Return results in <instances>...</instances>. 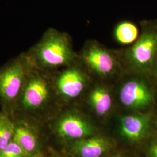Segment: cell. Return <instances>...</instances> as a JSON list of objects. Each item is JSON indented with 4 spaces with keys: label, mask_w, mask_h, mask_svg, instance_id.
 Instances as JSON below:
<instances>
[{
    "label": "cell",
    "mask_w": 157,
    "mask_h": 157,
    "mask_svg": "<svg viewBox=\"0 0 157 157\" xmlns=\"http://www.w3.org/2000/svg\"><path fill=\"white\" fill-rule=\"evenodd\" d=\"M33 68L25 52L0 67V102L5 107L17 105Z\"/></svg>",
    "instance_id": "4"
},
{
    "label": "cell",
    "mask_w": 157,
    "mask_h": 157,
    "mask_svg": "<svg viewBox=\"0 0 157 157\" xmlns=\"http://www.w3.org/2000/svg\"><path fill=\"white\" fill-rule=\"evenodd\" d=\"M129 78L121 84L119 99L124 107L133 110H143L154 102V94L143 76L127 74Z\"/></svg>",
    "instance_id": "7"
},
{
    "label": "cell",
    "mask_w": 157,
    "mask_h": 157,
    "mask_svg": "<svg viewBox=\"0 0 157 157\" xmlns=\"http://www.w3.org/2000/svg\"><path fill=\"white\" fill-rule=\"evenodd\" d=\"M56 132L65 139L80 140L91 135L93 128L88 121L78 113L67 112L59 119Z\"/></svg>",
    "instance_id": "8"
},
{
    "label": "cell",
    "mask_w": 157,
    "mask_h": 157,
    "mask_svg": "<svg viewBox=\"0 0 157 157\" xmlns=\"http://www.w3.org/2000/svg\"><path fill=\"white\" fill-rule=\"evenodd\" d=\"M111 148V142L102 136L78 140L72 147L73 151L78 157H101Z\"/></svg>",
    "instance_id": "10"
},
{
    "label": "cell",
    "mask_w": 157,
    "mask_h": 157,
    "mask_svg": "<svg viewBox=\"0 0 157 157\" xmlns=\"http://www.w3.org/2000/svg\"><path fill=\"white\" fill-rule=\"evenodd\" d=\"M139 36V29L135 23L130 21H121L113 29V39L121 45L132 44Z\"/></svg>",
    "instance_id": "12"
},
{
    "label": "cell",
    "mask_w": 157,
    "mask_h": 157,
    "mask_svg": "<svg viewBox=\"0 0 157 157\" xmlns=\"http://www.w3.org/2000/svg\"><path fill=\"white\" fill-rule=\"evenodd\" d=\"M150 157H157V142L153 143L149 148Z\"/></svg>",
    "instance_id": "16"
},
{
    "label": "cell",
    "mask_w": 157,
    "mask_h": 157,
    "mask_svg": "<svg viewBox=\"0 0 157 157\" xmlns=\"http://www.w3.org/2000/svg\"><path fill=\"white\" fill-rule=\"evenodd\" d=\"M151 73L154 75V76H155V79H156L157 82V62H155V63L154 65V67L153 69H152Z\"/></svg>",
    "instance_id": "17"
},
{
    "label": "cell",
    "mask_w": 157,
    "mask_h": 157,
    "mask_svg": "<svg viewBox=\"0 0 157 157\" xmlns=\"http://www.w3.org/2000/svg\"><path fill=\"white\" fill-rule=\"evenodd\" d=\"M56 94L51 72L34 67L23 88L17 107L25 112L42 110L50 104L52 95Z\"/></svg>",
    "instance_id": "5"
},
{
    "label": "cell",
    "mask_w": 157,
    "mask_h": 157,
    "mask_svg": "<svg viewBox=\"0 0 157 157\" xmlns=\"http://www.w3.org/2000/svg\"><path fill=\"white\" fill-rule=\"evenodd\" d=\"M124 157L121 154H116V155H112L111 157Z\"/></svg>",
    "instance_id": "18"
},
{
    "label": "cell",
    "mask_w": 157,
    "mask_h": 157,
    "mask_svg": "<svg viewBox=\"0 0 157 157\" xmlns=\"http://www.w3.org/2000/svg\"><path fill=\"white\" fill-rule=\"evenodd\" d=\"M25 52L34 67L50 72L78 61L71 36L53 28L48 29L39 41Z\"/></svg>",
    "instance_id": "1"
},
{
    "label": "cell",
    "mask_w": 157,
    "mask_h": 157,
    "mask_svg": "<svg viewBox=\"0 0 157 157\" xmlns=\"http://www.w3.org/2000/svg\"><path fill=\"white\" fill-rule=\"evenodd\" d=\"M56 95L65 101H71L82 95L92 76L78 61L72 65L51 72Z\"/></svg>",
    "instance_id": "6"
},
{
    "label": "cell",
    "mask_w": 157,
    "mask_h": 157,
    "mask_svg": "<svg viewBox=\"0 0 157 157\" xmlns=\"http://www.w3.org/2000/svg\"><path fill=\"white\" fill-rule=\"evenodd\" d=\"M78 60L92 77L101 80L124 73L118 51L109 50L94 40L85 43Z\"/></svg>",
    "instance_id": "3"
},
{
    "label": "cell",
    "mask_w": 157,
    "mask_h": 157,
    "mask_svg": "<svg viewBox=\"0 0 157 157\" xmlns=\"http://www.w3.org/2000/svg\"><path fill=\"white\" fill-rule=\"evenodd\" d=\"M138 38L118 53L124 73L145 76L151 73L157 61V23L143 22Z\"/></svg>",
    "instance_id": "2"
},
{
    "label": "cell",
    "mask_w": 157,
    "mask_h": 157,
    "mask_svg": "<svg viewBox=\"0 0 157 157\" xmlns=\"http://www.w3.org/2000/svg\"><path fill=\"white\" fill-rule=\"evenodd\" d=\"M13 140L17 142L29 155L37 151L39 147L36 136L30 129L24 126L16 127Z\"/></svg>",
    "instance_id": "13"
},
{
    "label": "cell",
    "mask_w": 157,
    "mask_h": 157,
    "mask_svg": "<svg viewBox=\"0 0 157 157\" xmlns=\"http://www.w3.org/2000/svg\"><path fill=\"white\" fill-rule=\"evenodd\" d=\"M16 127L5 113L0 112V151L13 140Z\"/></svg>",
    "instance_id": "14"
},
{
    "label": "cell",
    "mask_w": 157,
    "mask_h": 157,
    "mask_svg": "<svg viewBox=\"0 0 157 157\" xmlns=\"http://www.w3.org/2000/svg\"><path fill=\"white\" fill-rule=\"evenodd\" d=\"M151 121V117L148 114L124 115L119 121L121 134L129 140H141L148 134Z\"/></svg>",
    "instance_id": "9"
},
{
    "label": "cell",
    "mask_w": 157,
    "mask_h": 157,
    "mask_svg": "<svg viewBox=\"0 0 157 157\" xmlns=\"http://www.w3.org/2000/svg\"></svg>",
    "instance_id": "20"
},
{
    "label": "cell",
    "mask_w": 157,
    "mask_h": 157,
    "mask_svg": "<svg viewBox=\"0 0 157 157\" xmlns=\"http://www.w3.org/2000/svg\"><path fill=\"white\" fill-rule=\"evenodd\" d=\"M0 157H2V155H0Z\"/></svg>",
    "instance_id": "19"
},
{
    "label": "cell",
    "mask_w": 157,
    "mask_h": 157,
    "mask_svg": "<svg viewBox=\"0 0 157 157\" xmlns=\"http://www.w3.org/2000/svg\"><path fill=\"white\" fill-rule=\"evenodd\" d=\"M0 155L4 157H25L30 155L17 142L12 140L4 149L0 151Z\"/></svg>",
    "instance_id": "15"
},
{
    "label": "cell",
    "mask_w": 157,
    "mask_h": 157,
    "mask_svg": "<svg viewBox=\"0 0 157 157\" xmlns=\"http://www.w3.org/2000/svg\"><path fill=\"white\" fill-rule=\"evenodd\" d=\"M88 104L98 116L108 114L113 105L112 94L107 86L97 84L90 90L87 97Z\"/></svg>",
    "instance_id": "11"
}]
</instances>
